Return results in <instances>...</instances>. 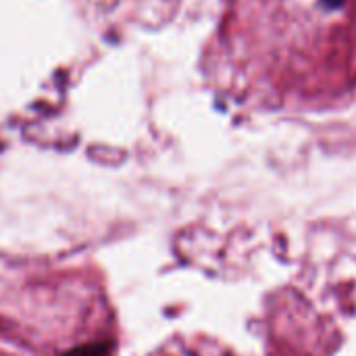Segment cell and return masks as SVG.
<instances>
[{
    "label": "cell",
    "mask_w": 356,
    "mask_h": 356,
    "mask_svg": "<svg viewBox=\"0 0 356 356\" xmlns=\"http://www.w3.org/2000/svg\"><path fill=\"white\" fill-rule=\"evenodd\" d=\"M63 356H111V350L106 344H86V346H77L69 350Z\"/></svg>",
    "instance_id": "obj_1"
},
{
    "label": "cell",
    "mask_w": 356,
    "mask_h": 356,
    "mask_svg": "<svg viewBox=\"0 0 356 356\" xmlns=\"http://www.w3.org/2000/svg\"><path fill=\"white\" fill-rule=\"evenodd\" d=\"M342 2H344V0H323V4H325V6H330V8H340V6H342Z\"/></svg>",
    "instance_id": "obj_2"
}]
</instances>
